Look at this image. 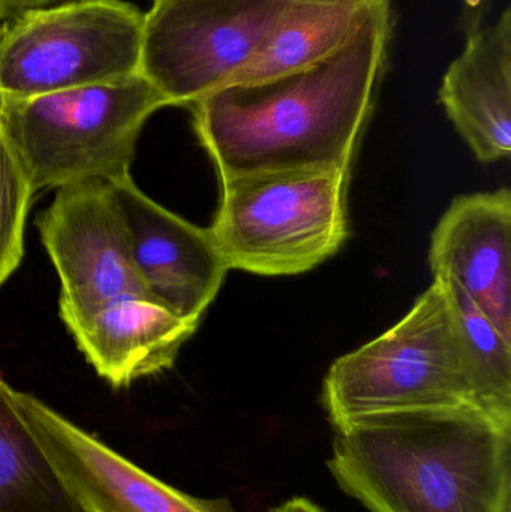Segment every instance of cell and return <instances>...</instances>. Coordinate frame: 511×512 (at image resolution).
Wrapping results in <instances>:
<instances>
[{
  "mask_svg": "<svg viewBox=\"0 0 511 512\" xmlns=\"http://www.w3.org/2000/svg\"><path fill=\"white\" fill-rule=\"evenodd\" d=\"M291 0H153L140 74L168 105H192L231 84L260 53Z\"/></svg>",
  "mask_w": 511,
  "mask_h": 512,
  "instance_id": "52a82bcc",
  "label": "cell"
},
{
  "mask_svg": "<svg viewBox=\"0 0 511 512\" xmlns=\"http://www.w3.org/2000/svg\"><path fill=\"white\" fill-rule=\"evenodd\" d=\"M386 0H291L260 53L228 86L272 80L341 50Z\"/></svg>",
  "mask_w": 511,
  "mask_h": 512,
  "instance_id": "5bb4252c",
  "label": "cell"
},
{
  "mask_svg": "<svg viewBox=\"0 0 511 512\" xmlns=\"http://www.w3.org/2000/svg\"><path fill=\"white\" fill-rule=\"evenodd\" d=\"M390 35L386 0L327 59L194 102L195 131L219 180L266 171H350L374 110Z\"/></svg>",
  "mask_w": 511,
  "mask_h": 512,
  "instance_id": "6da1fadb",
  "label": "cell"
},
{
  "mask_svg": "<svg viewBox=\"0 0 511 512\" xmlns=\"http://www.w3.org/2000/svg\"><path fill=\"white\" fill-rule=\"evenodd\" d=\"M0 375V512H78Z\"/></svg>",
  "mask_w": 511,
  "mask_h": 512,
  "instance_id": "2e32d148",
  "label": "cell"
},
{
  "mask_svg": "<svg viewBox=\"0 0 511 512\" xmlns=\"http://www.w3.org/2000/svg\"><path fill=\"white\" fill-rule=\"evenodd\" d=\"M435 279L458 285L511 342V194L455 198L432 233Z\"/></svg>",
  "mask_w": 511,
  "mask_h": 512,
  "instance_id": "8fae6325",
  "label": "cell"
},
{
  "mask_svg": "<svg viewBox=\"0 0 511 512\" xmlns=\"http://www.w3.org/2000/svg\"><path fill=\"white\" fill-rule=\"evenodd\" d=\"M440 282L446 291L471 406L501 429L511 430V342L458 285Z\"/></svg>",
  "mask_w": 511,
  "mask_h": 512,
  "instance_id": "9a60e30c",
  "label": "cell"
},
{
  "mask_svg": "<svg viewBox=\"0 0 511 512\" xmlns=\"http://www.w3.org/2000/svg\"><path fill=\"white\" fill-rule=\"evenodd\" d=\"M488 8L489 0H468L467 15H465L467 33L473 32L477 27L482 26Z\"/></svg>",
  "mask_w": 511,
  "mask_h": 512,
  "instance_id": "d6986e66",
  "label": "cell"
},
{
  "mask_svg": "<svg viewBox=\"0 0 511 512\" xmlns=\"http://www.w3.org/2000/svg\"><path fill=\"white\" fill-rule=\"evenodd\" d=\"M321 403L335 429L366 415L471 406L440 280L398 324L332 364Z\"/></svg>",
  "mask_w": 511,
  "mask_h": 512,
  "instance_id": "5b68a950",
  "label": "cell"
},
{
  "mask_svg": "<svg viewBox=\"0 0 511 512\" xmlns=\"http://www.w3.org/2000/svg\"><path fill=\"white\" fill-rule=\"evenodd\" d=\"M33 194L26 170L0 131V286L23 258L24 227Z\"/></svg>",
  "mask_w": 511,
  "mask_h": 512,
  "instance_id": "e0dca14e",
  "label": "cell"
},
{
  "mask_svg": "<svg viewBox=\"0 0 511 512\" xmlns=\"http://www.w3.org/2000/svg\"><path fill=\"white\" fill-rule=\"evenodd\" d=\"M511 512V511H510Z\"/></svg>",
  "mask_w": 511,
  "mask_h": 512,
  "instance_id": "44dd1931",
  "label": "cell"
},
{
  "mask_svg": "<svg viewBox=\"0 0 511 512\" xmlns=\"http://www.w3.org/2000/svg\"><path fill=\"white\" fill-rule=\"evenodd\" d=\"M198 324L149 298L128 297L108 303L72 334L96 373L119 390L170 369Z\"/></svg>",
  "mask_w": 511,
  "mask_h": 512,
  "instance_id": "4fadbf2b",
  "label": "cell"
},
{
  "mask_svg": "<svg viewBox=\"0 0 511 512\" xmlns=\"http://www.w3.org/2000/svg\"><path fill=\"white\" fill-rule=\"evenodd\" d=\"M350 171L288 170L221 182L210 231L228 268L258 276L305 273L348 236Z\"/></svg>",
  "mask_w": 511,
  "mask_h": 512,
  "instance_id": "277c9868",
  "label": "cell"
},
{
  "mask_svg": "<svg viewBox=\"0 0 511 512\" xmlns=\"http://www.w3.org/2000/svg\"><path fill=\"white\" fill-rule=\"evenodd\" d=\"M270 512H326L314 502L306 498H293L282 502Z\"/></svg>",
  "mask_w": 511,
  "mask_h": 512,
  "instance_id": "ffe728a7",
  "label": "cell"
},
{
  "mask_svg": "<svg viewBox=\"0 0 511 512\" xmlns=\"http://www.w3.org/2000/svg\"><path fill=\"white\" fill-rule=\"evenodd\" d=\"M144 14L125 0H78L0 29V98L26 99L140 74Z\"/></svg>",
  "mask_w": 511,
  "mask_h": 512,
  "instance_id": "8992f818",
  "label": "cell"
},
{
  "mask_svg": "<svg viewBox=\"0 0 511 512\" xmlns=\"http://www.w3.org/2000/svg\"><path fill=\"white\" fill-rule=\"evenodd\" d=\"M15 400L78 512H236L168 486L38 397L17 390Z\"/></svg>",
  "mask_w": 511,
  "mask_h": 512,
  "instance_id": "9c48e42d",
  "label": "cell"
},
{
  "mask_svg": "<svg viewBox=\"0 0 511 512\" xmlns=\"http://www.w3.org/2000/svg\"><path fill=\"white\" fill-rule=\"evenodd\" d=\"M167 99L143 77L26 99L0 98V131L33 191L131 176L141 128Z\"/></svg>",
  "mask_w": 511,
  "mask_h": 512,
  "instance_id": "3957f363",
  "label": "cell"
},
{
  "mask_svg": "<svg viewBox=\"0 0 511 512\" xmlns=\"http://www.w3.org/2000/svg\"><path fill=\"white\" fill-rule=\"evenodd\" d=\"M467 45L449 66L441 104L456 131L483 164L511 150V11L467 33Z\"/></svg>",
  "mask_w": 511,
  "mask_h": 512,
  "instance_id": "7c38bea8",
  "label": "cell"
},
{
  "mask_svg": "<svg viewBox=\"0 0 511 512\" xmlns=\"http://www.w3.org/2000/svg\"><path fill=\"white\" fill-rule=\"evenodd\" d=\"M113 185L147 294L174 315L200 322L230 270L212 231L195 227L150 200L131 176Z\"/></svg>",
  "mask_w": 511,
  "mask_h": 512,
  "instance_id": "30bf717a",
  "label": "cell"
},
{
  "mask_svg": "<svg viewBox=\"0 0 511 512\" xmlns=\"http://www.w3.org/2000/svg\"><path fill=\"white\" fill-rule=\"evenodd\" d=\"M36 228L59 274L60 318L71 333L108 303L152 300L135 268L113 183L86 180L57 189Z\"/></svg>",
  "mask_w": 511,
  "mask_h": 512,
  "instance_id": "ba28073f",
  "label": "cell"
},
{
  "mask_svg": "<svg viewBox=\"0 0 511 512\" xmlns=\"http://www.w3.org/2000/svg\"><path fill=\"white\" fill-rule=\"evenodd\" d=\"M78 0H0V23H9L27 12L41 11Z\"/></svg>",
  "mask_w": 511,
  "mask_h": 512,
  "instance_id": "ac0fdd59",
  "label": "cell"
},
{
  "mask_svg": "<svg viewBox=\"0 0 511 512\" xmlns=\"http://www.w3.org/2000/svg\"><path fill=\"white\" fill-rule=\"evenodd\" d=\"M327 466L371 512L511 511V430L471 406L356 418Z\"/></svg>",
  "mask_w": 511,
  "mask_h": 512,
  "instance_id": "7a4b0ae2",
  "label": "cell"
}]
</instances>
